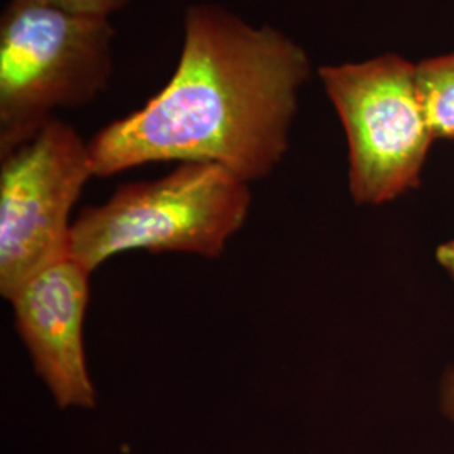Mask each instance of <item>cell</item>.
I'll use <instances>...</instances> for the list:
<instances>
[{"mask_svg": "<svg viewBox=\"0 0 454 454\" xmlns=\"http://www.w3.org/2000/svg\"><path fill=\"white\" fill-rule=\"evenodd\" d=\"M309 59L273 26L214 4L184 16L179 65L140 110L88 142L95 177L146 163H214L244 182L264 179L290 145Z\"/></svg>", "mask_w": 454, "mask_h": 454, "instance_id": "cell-1", "label": "cell"}, {"mask_svg": "<svg viewBox=\"0 0 454 454\" xmlns=\"http://www.w3.org/2000/svg\"><path fill=\"white\" fill-rule=\"evenodd\" d=\"M110 17L9 0L0 19V155L29 142L59 108H80L114 73Z\"/></svg>", "mask_w": 454, "mask_h": 454, "instance_id": "cell-2", "label": "cell"}, {"mask_svg": "<svg viewBox=\"0 0 454 454\" xmlns=\"http://www.w3.org/2000/svg\"><path fill=\"white\" fill-rule=\"evenodd\" d=\"M251 209L249 184L214 163H180L162 179L125 184L71 229L69 254L91 273L125 251L217 258Z\"/></svg>", "mask_w": 454, "mask_h": 454, "instance_id": "cell-3", "label": "cell"}, {"mask_svg": "<svg viewBox=\"0 0 454 454\" xmlns=\"http://www.w3.org/2000/svg\"><path fill=\"white\" fill-rule=\"evenodd\" d=\"M318 74L347 135L356 202L377 206L414 189L434 140L416 65L382 54L362 63L324 66Z\"/></svg>", "mask_w": 454, "mask_h": 454, "instance_id": "cell-4", "label": "cell"}, {"mask_svg": "<svg viewBox=\"0 0 454 454\" xmlns=\"http://www.w3.org/2000/svg\"><path fill=\"white\" fill-rule=\"evenodd\" d=\"M91 177L88 142L58 118L2 155L0 293L7 301L29 278L69 256V217Z\"/></svg>", "mask_w": 454, "mask_h": 454, "instance_id": "cell-5", "label": "cell"}, {"mask_svg": "<svg viewBox=\"0 0 454 454\" xmlns=\"http://www.w3.org/2000/svg\"><path fill=\"white\" fill-rule=\"evenodd\" d=\"M90 276L69 254L29 278L9 300L34 369L61 409L97 404L82 343Z\"/></svg>", "mask_w": 454, "mask_h": 454, "instance_id": "cell-6", "label": "cell"}, {"mask_svg": "<svg viewBox=\"0 0 454 454\" xmlns=\"http://www.w3.org/2000/svg\"><path fill=\"white\" fill-rule=\"evenodd\" d=\"M416 80L434 138H454V52L416 65Z\"/></svg>", "mask_w": 454, "mask_h": 454, "instance_id": "cell-7", "label": "cell"}, {"mask_svg": "<svg viewBox=\"0 0 454 454\" xmlns=\"http://www.w3.org/2000/svg\"><path fill=\"white\" fill-rule=\"evenodd\" d=\"M41 2H48L73 12L110 17L114 12L121 11L130 0H41Z\"/></svg>", "mask_w": 454, "mask_h": 454, "instance_id": "cell-8", "label": "cell"}, {"mask_svg": "<svg viewBox=\"0 0 454 454\" xmlns=\"http://www.w3.org/2000/svg\"><path fill=\"white\" fill-rule=\"evenodd\" d=\"M441 407H442L444 414L454 421V369L446 373V377L442 380Z\"/></svg>", "mask_w": 454, "mask_h": 454, "instance_id": "cell-9", "label": "cell"}, {"mask_svg": "<svg viewBox=\"0 0 454 454\" xmlns=\"http://www.w3.org/2000/svg\"><path fill=\"white\" fill-rule=\"evenodd\" d=\"M436 258L439 264L454 278V239L439 246Z\"/></svg>", "mask_w": 454, "mask_h": 454, "instance_id": "cell-10", "label": "cell"}]
</instances>
